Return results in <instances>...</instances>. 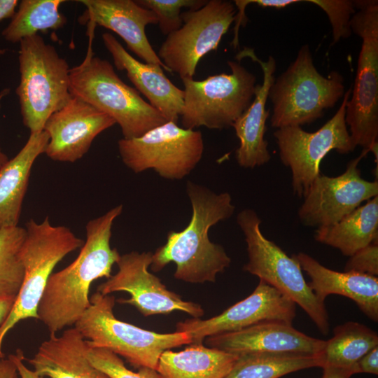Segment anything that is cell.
<instances>
[{
  "instance_id": "obj_1",
  "label": "cell",
  "mask_w": 378,
  "mask_h": 378,
  "mask_svg": "<svg viewBox=\"0 0 378 378\" xmlns=\"http://www.w3.org/2000/svg\"><path fill=\"white\" fill-rule=\"evenodd\" d=\"M123 206L118 205L85 226L86 240L77 258L67 267L52 273L38 307V316L50 334L72 326L89 308L90 287L99 278L111 276L120 253L111 247L112 226Z\"/></svg>"
},
{
  "instance_id": "obj_2",
  "label": "cell",
  "mask_w": 378,
  "mask_h": 378,
  "mask_svg": "<svg viewBox=\"0 0 378 378\" xmlns=\"http://www.w3.org/2000/svg\"><path fill=\"white\" fill-rule=\"evenodd\" d=\"M186 193L192 206L188 225L181 231H169L166 243L153 253L151 270L159 272L174 262V277L192 284L215 282L218 273L231 263L224 248L213 243L209 230L221 220L230 218L235 206L230 193H216L192 182L186 184Z\"/></svg>"
},
{
  "instance_id": "obj_3",
  "label": "cell",
  "mask_w": 378,
  "mask_h": 378,
  "mask_svg": "<svg viewBox=\"0 0 378 378\" xmlns=\"http://www.w3.org/2000/svg\"><path fill=\"white\" fill-rule=\"evenodd\" d=\"M92 34L86 56L69 71V91L111 117L121 129L123 138L144 135L167 120L146 102L138 91L125 84L106 59L94 57L91 48Z\"/></svg>"
},
{
  "instance_id": "obj_4",
  "label": "cell",
  "mask_w": 378,
  "mask_h": 378,
  "mask_svg": "<svg viewBox=\"0 0 378 378\" xmlns=\"http://www.w3.org/2000/svg\"><path fill=\"white\" fill-rule=\"evenodd\" d=\"M344 78L337 71L328 77L314 64L309 46L299 50L295 59L271 85L268 99L273 106L272 127L310 124L323 117L344 94Z\"/></svg>"
},
{
  "instance_id": "obj_5",
  "label": "cell",
  "mask_w": 378,
  "mask_h": 378,
  "mask_svg": "<svg viewBox=\"0 0 378 378\" xmlns=\"http://www.w3.org/2000/svg\"><path fill=\"white\" fill-rule=\"evenodd\" d=\"M89 308L74 325L90 347L109 350L134 368L156 370L166 350L190 344L186 332L158 333L118 319L113 314L115 297L97 291Z\"/></svg>"
},
{
  "instance_id": "obj_6",
  "label": "cell",
  "mask_w": 378,
  "mask_h": 378,
  "mask_svg": "<svg viewBox=\"0 0 378 378\" xmlns=\"http://www.w3.org/2000/svg\"><path fill=\"white\" fill-rule=\"evenodd\" d=\"M20 80L16 89L24 125L30 133L43 130L48 118L71 99L70 68L54 46L38 34L20 41Z\"/></svg>"
},
{
  "instance_id": "obj_7",
  "label": "cell",
  "mask_w": 378,
  "mask_h": 378,
  "mask_svg": "<svg viewBox=\"0 0 378 378\" xmlns=\"http://www.w3.org/2000/svg\"><path fill=\"white\" fill-rule=\"evenodd\" d=\"M25 226L20 250L24 275L13 307L0 326V355L4 354L2 346L6 335L18 322L38 319L39 302L57 263L84 244L69 227L52 225L48 216L40 223L30 219Z\"/></svg>"
},
{
  "instance_id": "obj_8",
  "label": "cell",
  "mask_w": 378,
  "mask_h": 378,
  "mask_svg": "<svg viewBox=\"0 0 378 378\" xmlns=\"http://www.w3.org/2000/svg\"><path fill=\"white\" fill-rule=\"evenodd\" d=\"M237 222L247 245L248 262L243 270L258 276L298 304L323 334L329 331L325 302L321 301L306 282L298 260L289 257L262 233L261 220L251 209L241 211Z\"/></svg>"
},
{
  "instance_id": "obj_9",
  "label": "cell",
  "mask_w": 378,
  "mask_h": 378,
  "mask_svg": "<svg viewBox=\"0 0 378 378\" xmlns=\"http://www.w3.org/2000/svg\"><path fill=\"white\" fill-rule=\"evenodd\" d=\"M358 10L350 20L351 32L362 39L345 121L356 146L378 150V1H354Z\"/></svg>"
},
{
  "instance_id": "obj_10",
  "label": "cell",
  "mask_w": 378,
  "mask_h": 378,
  "mask_svg": "<svg viewBox=\"0 0 378 378\" xmlns=\"http://www.w3.org/2000/svg\"><path fill=\"white\" fill-rule=\"evenodd\" d=\"M231 74L210 76L202 80L182 78L184 129L200 127L223 130L232 127L251 104L256 90L255 76L240 62L228 61Z\"/></svg>"
},
{
  "instance_id": "obj_11",
  "label": "cell",
  "mask_w": 378,
  "mask_h": 378,
  "mask_svg": "<svg viewBox=\"0 0 378 378\" xmlns=\"http://www.w3.org/2000/svg\"><path fill=\"white\" fill-rule=\"evenodd\" d=\"M122 161L134 173L153 169L162 178L180 180L200 162L204 149L200 131L167 121L134 139L118 142Z\"/></svg>"
},
{
  "instance_id": "obj_12",
  "label": "cell",
  "mask_w": 378,
  "mask_h": 378,
  "mask_svg": "<svg viewBox=\"0 0 378 378\" xmlns=\"http://www.w3.org/2000/svg\"><path fill=\"white\" fill-rule=\"evenodd\" d=\"M351 93L349 88L335 114L317 131L309 132L301 127L292 126L277 129L274 132L280 159L291 171L292 188L297 196L305 195L321 174V162L330 151L335 150L346 154L356 147L345 121L346 106Z\"/></svg>"
},
{
  "instance_id": "obj_13",
  "label": "cell",
  "mask_w": 378,
  "mask_h": 378,
  "mask_svg": "<svg viewBox=\"0 0 378 378\" xmlns=\"http://www.w3.org/2000/svg\"><path fill=\"white\" fill-rule=\"evenodd\" d=\"M236 13L234 4L225 0H209L197 10L182 13V26L167 36L158 57L181 79L193 78L199 61L217 49Z\"/></svg>"
},
{
  "instance_id": "obj_14",
  "label": "cell",
  "mask_w": 378,
  "mask_h": 378,
  "mask_svg": "<svg viewBox=\"0 0 378 378\" xmlns=\"http://www.w3.org/2000/svg\"><path fill=\"white\" fill-rule=\"evenodd\" d=\"M153 253L134 251L120 255L116 263L118 271L101 284L97 291L104 295L118 291L128 293L129 299L117 302L134 306L144 316L169 314L174 311L183 312L193 318L202 316L204 310L199 304L183 300L148 271Z\"/></svg>"
},
{
  "instance_id": "obj_15",
  "label": "cell",
  "mask_w": 378,
  "mask_h": 378,
  "mask_svg": "<svg viewBox=\"0 0 378 378\" xmlns=\"http://www.w3.org/2000/svg\"><path fill=\"white\" fill-rule=\"evenodd\" d=\"M369 151L351 160L337 176L320 174L313 181L298 209L300 222L311 227H326L339 222L361 204L378 195V181L361 176L360 161Z\"/></svg>"
},
{
  "instance_id": "obj_16",
  "label": "cell",
  "mask_w": 378,
  "mask_h": 378,
  "mask_svg": "<svg viewBox=\"0 0 378 378\" xmlns=\"http://www.w3.org/2000/svg\"><path fill=\"white\" fill-rule=\"evenodd\" d=\"M295 304L288 297L260 280L245 299L208 319L192 318L176 324V331L186 332L191 344H203L209 337L232 332L268 322L292 324Z\"/></svg>"
},
{
  "instance_id": "obj_17",
  "label": "cell",
  "mask_w": 378,
  "mask_h": 378,
  "mask_svg": "<svg viewBox=\"0 0 378 378\" xmlns=\"http://www.w3.org/2000/svg\"><path fill=\"white\" fill-rule=\"evenodd\" d=\"M114 124L111 117L71 95L45 124L43 130L49 136L45 153L55 161L74 162L88 151L98 134Z\"/></svg>"
},
{
  "instance_id": "obj_18",
  "label": "cell",
  "mask_w": 378,
  "mask_h": 378,
  "mask_svg": "<svg viewBox=\"0 0 378 378\" xmlns=\"http://www.w3.org/2000/svg\"><path fill=\"white\" fill-rule=\"evenodd\" d=\"M85 6L83 20H89L90 27L96 24L116 33L145 63L158 65L169 71L151 46L146 34V27L158 24L156 15L132 0H80Z\"/></svg>"
},
{
  "instance_id": "obj_19",
  "label": "cell",
  "mask_w": 378,
  "mask_h": 378,
  "mask_svg": "<svg viewBox=\"0 0 378 378\" xmlns=\"http://www.w3.org/2000/svg\"><path fill=\"white\" fill-rule=\"evenodd\" d=\"M207 346L237 356L253 352L293 353L320 356L325 340L310 337L281 322L259 323L206 337Z\"/></svg>"
},
{
  "instance_id": "obj_20",
  "label": "cell",
  "mask_w": 378,
  "mask_h": 378,
  "mask_svg": "<svg viewBox=\"0 0 378 378\" xmlns=\"http://www.w3.org/2000/svg\"><path fill=\"white\" fill-rule=\"evenodd\" d=\"M245 57L259 63L263 73V83L256 85L251 104L232 127L239 140V146L236 150L237 162L241 167L253 169L267 163L271 159L268 143L265 139L266 120L270 115L265 105L269 90L274 81L276 64L272 56L263 62L255 55L253 48L247 47L236 55L239 62Z\"/></svg>"
},
{
  "instance_id": "obj_21",
  "label": "cell",
  "mask_w": 378,
  "mask_h": 378,
  "mask_svg": "<svg viewBox=\"0 0 378 378\" xmlns=\"http://www.w3.org/2000/svg\"><path fill=\"white\" fill-rule=\"evenodd\" d=\"M102 40L116 69L127 72L136 88L167 121L177 122L183 106V90L166 77L161 66L134 58L111 34L104 33Z\"/></svg>"
},
{
  "instance_id": "obj_22",
  "label": "cell",
  "mask_w": 378,
  "mask_h": 378,
  "mask_svg": "<svg viewBox=\"0 0 378 378\" xmlns=\"http://www.w3.org/2000/svg\"><path fill=\"white\" fill-rule=\"evenodd\" d=\"M302 270L309 276L308 283L316 296L325 302L330 294L352 300L369 318L378 321V278L354 272H340L326 267L309 255H294Z\"/></svg>"
},
{
  "instance_id": "obj_23",
  "label": "cell",
  "mask_w": 378,
  "mask_h": 378,
  "mask_svg": "<svg viewBox=\"0 0 378 378\" xmlns=\"http://www.w3.org/2000/svg\"><path fill=\"white\" fill-rule=\"evenodd\" d=\"M88 344L74 327L57 336L50 334L31 358H26L40 377L49 378H109L95 368L87 357Z\"/></svg>"
},
{
  "instance_id": "obj_24",
  "label": "cell",
  "mask_w": 378,
  "mask_h": 378,
  "mask_svg": "<svg viewBox=\"0 0 378 378\" xmlns=\"http://www.w3.org/2000/svg\"><path fill=\"white\" fill-rule=\"evenodd\" d=\"M48 141L44 130L30 134L19 153L0 168V230L18 226L31 169Z\"/></svg>"
},
{
  "instance_id": "obj_25",
  "label": "cell",
  "mask_w": 378,
  "mask_h": 378,
  "mask_svg": "<svg viewBox=\"0 0 378 378\" xmlns=\"http://www.w3.org/2000/svg\"><path fill=\"white\" fill-rule=\"evenodd\" d=\"M237 358L203 344H190L180 351H164L156 371L161 378H225Z\"/></svg>"
},
{
  "instance_id": "obj_26",
  "label": "cell",
  "mask_w": 378,
  "mask_h": 378,
  "mask_svg": "<svg viewBox=\"0 0 378 378\" xmlns=\"http://www.w3.org/2000/svg\"><path fill=\"white\" fill-rule=\"evenodd\" d=\"M315 239L350 257L378 241V195L368 200L339 222L318 227Z\"/></svg>"
},
{
  "instance_id": "obj_27",
  "label": "cell",
  "mask_w": 378,
  "mask_h": 378,
  "mask_svg": "<svg viewBox=\"0 0 378 378\" xmlns=\"http://www.w3.org/2000/svg\"><path fill=\"white\" fill-rule=\"evenodd\" d=\"M313 367L321 368L319 356L293 353H247L238 356L225 378H279Z\"/></svg>"
},
{
  "instance_id": "obj_28",
  "label": "cell",
  "mask_w": 378,
  "mask_h": 378,
  "mask_svg": "<svg viewBox=\"0 0 378 378\" xmlns=\"http://www.w3.org/2000/svg\"><path fill=\"white\" fill-rule=\"evenodd\" d=\"M319 356L321 368L354 366L365 354L378 346L376 332L365 325L349 321L334 328Z\"/></svg>"
},
{
  "instance_id": "obj_29",
  "label": "cell",
  "mask_w": 378,
  "mask_h": 378,
  "mask_svg": "<svg viewBox=\"0 0 378 378\" xmlns=\"http://www.w3.org/2000/svg\"><path fill=\"white\" fill-rule=\"evenodd\" d=\"M64 0H22L8 25L2 31L3 37L10 43L37 34L38 31L57 29L64 26L66 17L59 12Z\"/></svg>"
},
{
  "instance_id": "obj_30",
  "label": "cell",
  "mask_w": 378,
  "mask_h": 378,
  "mask_svg": "<svg viewBox=\"0 0 378 378\" xmlns=\"http://www.w3.org/2000/svg\"><path fill=\"white\" fill-rule=\"evenodd\" d=\"M26 229L20 227L0 230V298H16L21 288L24 270L20 250Z\"/></svg>"
},
{
  "instance_id": "obj_31",
  "label": "cell",
  "mask_w": 378,
  "mask_h": 378,
  "mask_svg": "<svg viewBox=\"0 0 378 378\" xmlns=\"http://www.w3.org/2000/svg\"><path fill=\"white\" fill-rule=\"evenodd\" d=\"M139 6L152 10L158 19L161 32L164 35L178 30L183 24L181 10L187 8L191 10L200 8L206 0H136Z\"/></svg>"
},
{
  "instance_id": "obj_32",
  "label": "cell",
  "mask_w": 378,
  "mask_h": 378,
  "mask_svg": "<svg viewBox=\"0 0 378 378\" xmlns=\"http://www.w3.org/2000/svg\"><path fill=\"white\" fill-rule=\"evenodd\" d=\"M88 346L87 357L90 363L109 378H161L156 370L142 367L134 372L127 368L122 360L113 352Z\"/></svg>"
},
{
  "instance_id": "obj_33",
  "label": "cell",
  "mask_w": 378,
  "mask_h": 378,
  "mask_svg": "<svg viewBox=\"0 0 378 378\" xmlns=\"http://www.w3.org/2000/svg\"><path fill=\"white\" fill-rule=\"evenodd\" d=\"M320 7L328 15L332 29L333 43L351 34L350 20L356 12L354 1L306 0Z\"/></svg>"
},
{
  "instance_id": "obj_34",
  "label": "cell",
  "mask_w": 378,
  "mask_h": 378,
  "mask_svg": "<svg viewBox=\"0 0 378 378\" xmlns=\"http://www.w3.org/2000/svg\"><path fill=\"white\" fill-rule=\"evenodd\" d=\"M344 272H354L377 276L378 274V244L374 242L360 249L347 260Z\"/></svg>"
},
{
  "instance_id": "obj_35",
  "label": "cell",
  "mask_w": 378,
  "mask_h": 378,
  "mask_svg": "<svg viewBox=\"0 0 378 378\" xmlns=\"http://www.w3.org/2000/svg\"><path fill=\"white\" fill-rule=\"evenodd\" d=\"M356 373L378 374V346L365 354L356 364Z\"/></svg>"
},
{
  "instance_id": "obj_36",
  "label": "cell",
  "mask_w": 378,
  "mask_h": 378,
  "mask_svg": "<svg viewBox=\"0 0 378 378\" xmlns=\"http://www.w3.org/2000/svg\"><path fill=\"white\" fill-rule=\"evenodd\" d=\"M15 363L18 374L20 378H43L38 375L33 370L24 365V355L21 349H17L15 354L9 355Z\"/></svg>"
},
{
  "instance_id": "obj_37",
  "label": "cell",
  "mask_w": 378,
  "mask_h": 378,
  "mask_svg": "<svg viewBox=\"0 0 378 378\" xmlns=\"http://www.w3.org/2000/svg\"><path fill=\"white\" fill-rule=\"evenodd\" d=\"M322 368V378H350L351 375L356 374L355 365L349 368L324 366Z\"/></svg>"
},
{
  "instance_id": "obj_38",
  "label": "cell",
  "mask_w": 378,
  "mask_h": 378,
  "mask_svg": "<svg viewBox=\"0 0 378 378\" xmlns=\"http://www.w3.org/2000/svg\"><path fill=\"white\" fill-rule=\"evenodd\" d=\"M18 374L16 366L10 356L0 355V378H18Z\"/></svg>"
},
{
  "instance_id": "obj_39",
  "label": "cell",
  "mask_w": 378,
  "mask_h": 378,
  "mask_svg": "<svg viewBox=\"0 0 378 378\" xmlns=\"http://www.w3.org/2000/svg\"><path fill=\"white\" fill-rule=\"evenodd\" d=\"M18 4L17 0H0V21L6 18H11L15 12ZM6 52L5 49H0V56Z\"/></svg>"
},
{
  "instance_id": "obj_40",
  "label": "cell",
  "mask_w": 378,
  "mask_h": 378,
  "mask_svg": "<svg viewBox=\"0 0 378 378\" xmlns=\"http://www.w3.org/2000/svg\"><path fill=\"white\" fill-rule=\"evenodd\" d=\"M16 298H0V326L10 314Z\"/></svg>"
},
{
  "instance_id": "obj_41",
  "label": "cell",
  "mask_w": 378,
  "mask_h": 378,
  "mask_svg": "<svg viewBox=\"0 0 378 378\" xmlns=\"http://www.w3.org/2000/svg\"><path fill=\"white\" fill-rule=\"evenodd\" d=\"M10 92V89L5 88L0 92V108H1V100L4 97L8 94ZM9 160L8 156L1 151L0 148V168L4 165Z\"/></svg>"
}]
</instances>
